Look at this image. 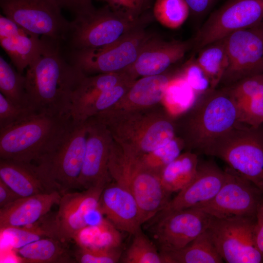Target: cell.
Listing matches in <instances>:
<instances>
[{"label":"cell","mask_w":263,"mask_h":263,"mask_svg":"<svg viewBox=\"0 0 263 263\" xmlns=\"http://www.w3.org/2000/svg\"><path fill=\"white\" fill-rule=\"evenodd\" d=\"M171 79L162 74L144 76L132 85L129 90V98L140 105L155 104L164 98Z\"/></svg>","instance_id":"obj_29"},{"label":"cell","mask_w":263,"mask_h":263,"mask_svg":"<svg viewBox=\"0 0 263 263\" xmlns=\"http://www.w3.org/2000/svg\"><path fill=\"white\" fill-rule=\"evenodd\" d=\"M193 46V41H166L152 36L143 46L132 65L127 71L143 76L162 74L179 61Z\"/></svg>","instance_id":"obj_19"},{"label":"cell","mask_w":263,"mask_h":263,"mask_svg":"<svg viewBox=\"0 0 263 263\" xmlns=\"http://www.w3.org/2000/svg\"><path fill=\"white\" fill-rule=\"evenodd\" d=\"M37 113L30 108L16 105L0 93V129L11 126Z\"/></svg>","instance_id":"obj_39"},{"label":"cell","mask_w":263,"mask_h":263,"mask_svg":"<svg viewBox=\"0 0 263 263\" xmlns=\"http://www.w3.org/2000/svg\"><path fill=\"white\" fill-rule=\"evenodd\" d=\"M0 179L21 197L54 191L32 163L0 159Z\"/></svg>","instance_id":"obj_22"},{"label":"cell","mask_w":263,"mask_h":263,"mask_svg":"<svg viewBox=\"0 0 263 263\" xmlns=\"http://www.w3.org/2000/svg\"><path fill=\"white\" fill-rule=\"evenodd\" d=\"M97 210L120 231L133 235L141 230L137 201L130 191L117 183L104 188Z\"/></svg>","instance_id":"obj_18"},{"label":"cell","mask_w":263,"mask_h":263,"mask_svg":"<svg viewBox=\"0 0 263 263\" xmlns=\"http://www.w3.org/2000/svg\"><path fill=\"white\" fill-rule=\"evenodd\" d=\"M256 217L212 216L207 229L224 261L260 263L263 257L255 239Z\"/></svg>","instance_id":"obj_9"},{"label":"cell","mask_w":263,"mask_h":263,"mask_svg":"<svg viewBox=\"0 0 263 263\" xmlns=\"http://www.w3.org/2000/svg\"><path fill=\"white\" fill-rule=\"evenodd\" d=\"M132 242L121 261L124 263H163L161 254L142 230L133 235Z\"/></svg>","instance_id":"obj_32"},{"label":"cell","mask_w":263,"mask_h":263,"mask_svg":"<svg viewBox=\"0 0 263 263\" xmlns=\"http://www.w3.org/2000/svg\"><path fill=\"white\" fill-rule=\"evenodd\" d=\"M181 146L175 138L164 146L155 150L149 156L140 158L150 169L158 173L180 155Z\"/></svg>","instance_id":"obj_37"},{"label":"cell","mask_w":263,"mask_h":263,"mask_svg":"<svg viewBox=\"0 0 263 263\" xmlns=\"http://www.w3.org/2000/svg\"><path fill=\"white\" fill-rule=\"evenodd\" d=\"M212 216L197 207L157 215L151 228L159 251L181 248L208 227Z\"/></svg>","instance_id":"obj_14"},{"label":"cell","mask_w":263,"mask_h":263,"mask_svg":"<svg viewBox=\"0 0 263 263\" xmlns=\"http://www.w3.org/2000/svg\"><path fill=\"white\" fill-rule=\"evenodd\" d=\"M219 0H185L190 14L196 17H203L214 7Z\"/></svg>","instance_id":"obj_44"},{"label":"cell","mask_w":263,"mask_h":263,"mask_svg":"<svg viewBox=\"0 0 263 263\" xmlns=\"http://www.w3.org/2000/svg\"><path fill=\"white\" fill-rule=\"evenodd\" d=\"M197 94L185 78L178 76L171 79L164 97L167 102L180 110H188L194 102Z\"/></svg>","instance_id":"obj_35"},{"label":"cell","mask_w":263,"mask_h":263,"mask_svg":"<svg viewBox=\"0 0 263 263\" xmlns=\"http://www.w3.org/2000/svg\"><path fill=\"white\" fill-rule=\"evenodd\" d=\"M0 233L6 238L11 246L17 249L42 238L27 226L6 228L0 230Z\"/></svg>","instance_id":"obj_42"},{"label":"cell","mask_w":263,"mask_h":263,"mask_svg":"<svg viewBox=\"0 0 263 263\" xmlns=\"http://www.w3.org/2000/svg\"><path fill=\"white\" fill-rule=\"evenodd\" d=\"M102 0L113 11L133 20L142 17V14L148 8L150 3V0Z\"/></svg>","instance_id":"obj_41"},{"label":"cell","mask_w":263,"mask_h":263,"mask_svg":"<svg viewBox=\"0 0 263 263\" xmlns=\"http://www.w3.org/2000/svg\"><path fill=\"white\" fill-rule=\"evenodd\" d=\"M61 8L76 16L93 10L92 0H57Z\"/></svg>","instance_id":"obj_43"},{"label":"cell","mask_w":263,"mask_h":263,"mask_svg":"<svg viewBox=\"0 0 263 263\" xmlns=\"http://www.w3.org/2000/svg\"><path fill=\"white\" fill-rule=\"evenodd\" d=\"M68 243L57 238H42L17 249V253L22 263H75Z\"/></svg>","instance_id":"obj_24"},{"label":"cell","mask_w":263,"mask_h":263,"mask_svg":"<svg viewBox=\"0 0 263 263\" xmlns=\"http://www.w3.org/2000/svg\"><path fill=\"white\" fill-rule=\"evenodd\" d=\"M22 197L14 191L0 179V208L3 207Z\"/></svg>","instance_id":"obj_46"},{"label":"cell","mask_w":263,"mask_h":263,"mask_svg":"<svg viewBox=\"0 0 263 263\" xmlns=\"http://www.w3.org/2000/svg\"><path fill=\"white\" fill-rule=\"evenodd\" d=\"M129 79L102 92L84 110L77 124L85 122L93 115L109 109L117 102L125 94L126 88L130 87Z\"/></svg>","instance_id":"obj_34"},{"label":"cell","mask_w":263,"mask_h":263,"mask_svg":"<svg viewBox=\"0 0 263 263\" xmlns=\"http://www.w3.org/2000/svg\"><path fill=\"white\" fill-rule=\"evenodd\" d=\"M175 129L171 122L160 120L152 124L145 133L141 141L142 151L152 152L166 145L174 138Z\"/></svg>","instance_id":"obj_33"},{"label":"cell","mask_w":263,"mask_h":263,"mask_svg":"<svg viewBox=\"0 0 263 263\" xmlns=\"http://www.w3.org/2000/svg\"><path fill=\"white\" fill-rule=\"evenodd\" d=\"M108 168L116 183L130 191L138 205L142 224L150 221L169 202L171 194L163 187L159 173L135 154L119 158L110 152Z\"/></svg>","instance_id":"obj_4"},{"label":"cell","mask_w":263,"mask_h":263,"mask_svg":"<svg viewBox=\"0 0 263 263\" xmlns=\"http://www.w3.org/2000/svg\"><path fill=\"white\" fill-rule=\"evenodd\" d=\"M235 102L240 123L254 127L263 124V93Z\"/></svg>","instance_id":"obj_36"},{"label":"cell","mask_w":263,"mask_h":263,"mask_svg":"<svg viewBox=\"0 0 263 263\" xmlns=\"http://www.w3.org/2000/svg\"><path fill=\"white\" fill-rule=\"evenodd\" d=\"M3 15L33 33L62 42L70 22L57 0H0Z\"/></svg>","instance_id":"obj_10"},{"label":"cell","mask_w":263,"mask_h":263,"mask_svg":"<svg viewBox=\"0 0 263 263\" xmlns=\"http://www.w3.org/2000/svg\"><path fill=\"white\" fill-rule=\"evenodd\" d=\"M73 254L75 262L79 263H116L122 256L120 248L98 249L77 246Z\"/></svg>","instance_id":"obj_38"},{"label":"cell","mask_w":263,"mask_h":263,"mask_svg":"<svg viewBox=\"0 0 263 263\" xmlns=\"http://www.w3.org/2000/svg\"><path fill=\"white\" fill-rule=\"evenodd\" d=\"M182 76L197 95L211 89L210 80L196 61L190 59L186 64Z\"/></svg>","instance_id":"obj_40"},{"label":"cell","mask_w":263,"mask_h":263,"mask_svg":"<svg viewBox=\"0 0 263 263\" xmlns=\"http://www.w3.org/2000/svg\"><path fill=\"white\" fill-rule=\"evenodd\" d=\"M188 109L186 141L198 153L207 155L215 142L239 122L236 102L226 87L209 89Z\"/></svg>","instance_id":"obj_3"},{"label":"cell","mask_w":263,"mask_h":263,"mask_svg":"<svg viewBox=\"0 0 263 263\" xmlns=\"http://www.w3.org/2000/svg\"><path fill=\"white\" fill-rule=\"evenodd\" d=\"M225 45L228 64L220 82L224 87L263 73V21L229 34Z\"/></svg>","instance_id":"obj_12"},{"label":"cell","mask_w":263,"mask_h":263,"mask_svg":"<svg viewBox=\"0 0 263 263\" xmlns=\"http://www.w3.org/2000/svg\"><path fill=\"white\" fill-rule=\"evenodd\" d=\"M196 62L208 77L211 89L217 88L227 66L225 38L200 49Z\"/></svg>","instance_id":"obj_28"},{"label":"cell","mask_w":263,"mask_h":263,"mask_svg":"<svg viewBox=\"0 0 263 263\" xmlns=\"http://www.w3.org/2000/svg\"><path fill=\"white\" fill-rule=\"evenodd\" d=\"M199 163L197 154L187 152L166 166L159 173L166 190L171 194L185 188L194 178Z\"/></svg>","instance_id":"obj_26"},{"label":"cell","mask_w":263,"mask_h":263,"mask_svg":"<svg viewBox=\"0 0 263 263\" xmlns=\"http://www.w3.org/2000/svg\"><path fill=\"white\" fill-rule=\"evenodd\" d=\"M74 125L70 115L35 113L0 129V159L37 163L53 150Z\"/></svg>","instance_id":"obj_2"},{"label":"cell","mask_w":263,"mask_h":263,"mask_svg":"<svg viewBox=\"0 0 263 263\" xmlns=\"http://www.w3.org/2000/svg\"><path fill=\"white\" fill-rule=\"evenodd\" d=\"M147 17L133 20L112 10L106 5L75 16L65 39V51L98 48L118 40L135 29L145 25Z\"/></svg>","instance_id":"obj_5"},{"label":"cell","mask_w":263,"mask_h":263,"mask_svg":"<svg viewBox=\"0 0 263 263\" xmlns=\"http://www.w3.org/2000/svg\"><path fill=\"white\" fill-rule=\"evenodd\" d=\"M151 36L143 25L109 45L63 52L67 60L86 75L119 73L126 71L132 65L144 43Z\"/></svg>","instance_id":"obj_8"},{"label":"cell","mask_w":263,"mask_h":263,"mask_svg":"<svg viewBox=\"0 0 263 263\" xmlns=\"http://www.w3.org/2000/svg\"><path fill=\"white\" fill-rule=\"evenodd\" d=\"M0 91L14 104L31 108L26 90L25 75L14 68L2 56H0Z\"/></svg>","instance_id":"obj_30"},{"label":"cell","mask_w":263,"mask_h":263,"mask_svg":"<svg viewBox=\"0 0 263 263\" xmlns=\"http://www.w3.org/2000/svg\"><path fill=\"white\" fill-rule=\"evenodd\" d=\"M87 123L74 124L57 147L36 166L49 187L61 195L77 188L84 160Z\"/></svg>","instance_id":"obj_7"},{"label":"cell","mask_w":263,"mask_h":263,"mask_svg":"<svg viewBox=\"0 0 263 263\" xmlns=\"http://www.w3.org/2000/svg\"><path fill=\"white\" fill-rule=\"evenodd\" d=\"M263 21V0H227L213 12L197 32L193 46L199 51L232 33Z\"/></svg>","instance_id":"obj_11"},{"label":"cell","mask_w":263,"mask_h":263,"mask_svg":"<svg viewBox=\"0 0 263 263\" xmlns=\"http://www.w3.org/2000/svg\"><path fill=\"white\" fill-rule=\"evenodd\" d=\"M46 38L44 49L25 75L29 105L37 113L70 115L72 94L86 75L67 60L60 42Z\"/></svg>","instance_id":"obj_1"},{"label":"cell","mask_w":263,"mask_h":263,"mask_svg":"<svg viewBox=\"0 0 263 263\" xmlns=\"http://www.w3.org/2000/svg\"><path fill=\"white\" fill-rule=\"evenodd\" d=\"M160 252L163 263L224 262L207 229L181 248Z\"/></svg>","instance_id":"obj_25"},{"label":"cell","mask_w":263,"mask_h":263,"mask_svg":"<svg viewBox=\"0 0 263 263\" xmlns=\"http://www.w3.org/2000/svg\"><path fill=\"white\" fill-rule=\"evenodd\" d=\"M73 240L78 246L91 249L120 248L122 237L120 230L105 217L80 230Z\"/></svg>","instance_id":"obj_27"},{"label":"cell","mask_w":263,"mask_h":263,"mask_svg":"<svg viewBox=\"0 0 263 263\" xmlns=\"http://www.w3.org/2000/svg\"><path fill=\"white\" fill-rule=\"evenodd\" d=\"M128 74L124 71L91 77L85 75L72 94L70 114L73 123L78 122L84 110L102 92L129 78Z\"/></svg>","instance_id":"obj_23"},{"label":"cell","mask_w":263,"mask_h":263,"mask_svg":"<svg viewBox=\"0 0 263 263\" xmlns=\"http://www.w3.org/2000/svg\"><path fill=\"white\" fill-rule=\"evenodd\" d=\"M61 194L58 191L22 197L0 208V229L22 227L33 224L58 205Z\"/></svg>","instance_id":"obj_21"},{"label":"cell","mask_w":263,"mask_h":263,"mask_svg":"<svg viewBox=\"0 0 263 263\" xmlns=\"http://www.w3.org/2000/svg\"><path fill=\"white\" fill-rule=\"evenodd\" d=\"M255 239L263 260V197L259 204L256 215Z\"/></svg>","instance_id":"obj_45"},{"label":"cell","mask_w":263,"mask_h":263,"mask_svg":"<svg viewBox=\"0 0 263 263\" xmlns=\"http://www.w3.org/2000/svg\"><path fill=\"white\" fill-rule=\"evenodd\" d=\"M39 36L0 15V44L19 73L22 74L44 49L46 37Z\"/></svg>","instance_id":"obj_20"},{"label":"cell","mask_w":263,"mask_h":263,"mask_svg":"<svg viewBox=\"0 0 263 263\" xmlns=\"http://www.w3.org/2000/svg\"><path fill=\"white\" fill-rule=\"evenodd\" d=\"M106 186L93 187L81 192L69 191L61 195L55 216L58 239L68 243L91 224L90 216L97 211L99 199Z\"/></svg>","instance_id":"obj_15"},{"label":"cell","mask_w":263,"mask_h":263,"mask_svg":"<svg viewBox=\"0 0 263 263\" xmlns=\"http://www.w3.org/2000/svg\"><path fill=\"white\" fill-rule=\"evenodd\" d=\"M224 183L215 196L197 207L216 218L256 217L263 193L254 183L227 167Z\"/></svg>","instance_id":"obj_13"},{"label":"cell","mask_w":263,"mask_h":263,"mask_svg":"<svg viewBox=\"0 0 263 263\" xmlns=\"http://www.w3.org/2000/svg\"><path fill=\"white\" fill-rule=\"evenodd\" d=\"M225 180V170L212 161L199 163L193 180L170 199L157 215L189 208L199 207L210 201Z\"/></svg>","instance_id":"obj_16"},{"label":"cell","mask_w":263,"mask_h":263,"mask_svg":"<svg viewBox=\"0 0 263 263\" xmlns=\"http://www.w3.org/2000/svg\"><path fill=\"white\" fill-rule=\"evenodd\" d=\"M87 135L84 160L77 188L84 189L106 186L110 181L108 163L110 154L109 139L104 124L87 119Z\"/></svg>","instance_id":"obj_17"},{"label":"cell","mask_w":263,"mask_h":263,"mask_svg":"<svg viewBox=\"0 0 263 263\" xmlns=\"http://www.w3.org/2000/svg\"><path fill=\"white\" fill-rule=\"evenodd\" d=\"M207 155L220 158L263 193V124L239 122L219 138Z\"/></svg>","instance_id":"obj_6"},{"label":"cell","mask_w":263,"mask_h":263,"mask_svg":"<svg viewBox=\"0 0 263 263\" xmlns=\"http://www.w3.org/2000/svg\"><path fill=\"white\" fill-rule=\"evenodd\" d=\"M153 14L162 25L175 29L186 21L190 11L185 0H155Z\"/></svg>","instance_id":"obj_31"}]
</instances>
